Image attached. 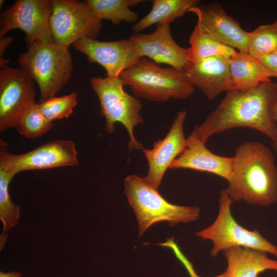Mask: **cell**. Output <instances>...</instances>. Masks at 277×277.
I'll return each mask as SVG.
<instances>
[{"instance_id": "obj_1", "label": "cell", "mask_w": 277, "mask_h": 277, "mask_svg": "<svg viewBox=\"0 0 277 277\" xmlns=\"http://www.w3.org/2000/svg\"><path fill=\"white\" fill-rule=\"evenodd\" d=\"M276 110L277 83L270 79L248 90L232 89L189 136L206 143L215 134L245 127L260 131L274 142Z\"/></svg>"}, {"instance_id": "obj_2", "label": "cell", "mask_w": 277, "mask_h": 277, "mask_svg": "<svg viewBox=\"0 0 277 277\" xmlns=\"http://www.w3.org/2000/svg\"><path fill=\"white\" fill-rule=\"evenodd\" d=\"M228 186L233 202L269 206L277 202V166L271 150L258 141H245L232 156Z\"/></svg>"}, {"instance_id": "obj_3", "label": "cell", "mask_w": 277, "mask_h": 277, "mask_svg": "<svg viewBox=\"0 0 277 277\" xmlns=\"http://www.w3.org/2000/svg\"><path fill=\"white\" fill-rule=\"evenodd\" d=\"M119 77L135 96L150 102L186 100L194 91L185 70L162 67L145 57L124 71Z\"/></svg>"}, {"instance_id": "obj_4", "label": "cell", "mask_w": 277, "mask_h": 277, "mask_svg": "<svg viewBox=\"0 0 277 277\" xmlns=\"http://www.w3.org/2000/svg\"><path fill=\"white\" fill-rule=\"evenodd\" d=\"M20 68L39 89V103L55 96L71 77L72 56L54 41L36 42L18 58Z\"/></svg>"}, {"instance_id": "obj_5", "label": "cell", "mask_w": 277, "mask_h": 277, "mask_svg": "<svg viewBox=\"0 0 277 277\" xmlns=\"http://www.w3.org/2000/svg\"><path fill=\"white\" fill-rule=\"evenodd\" d=\"M124 187L129 204L136 215L140 236L157 222L166 221L173 226L180 223L194 221L200 216L199 207L169 203L144 177L135 174L128 175L124 180Z\"/></svg>"}, {"instance_id": "obj_6", "label": "cell", "mask_w": 277, "mask_h": 277, "mask_svg": "<svg viewBox=\"0 0 277 277\" xmlns=\"http://www.w3.org/2000/svg\"><path fill=\"white\" fill-rule=\"evenodd\" d=\"M90 85L98 98L107 133H113L115 124L121 123L128 133L129 151L143 150L142 144L136 140L134 133L135 127L145 123L140 114L142 104L140 101L124 90L125 85L119 77H93Z\"/></svg>"}, {"instance_id": "obj_7", "label": "cell", "mask_w": 277, "mask_h": 277, "mask_svg": "<svg viewBox=\"0 0 277 277\" xmlns=\"http://www.w3.org/2000/svg\"><path fill=\"white\" fill-rule=\"evenodd\" d=\"M219 202V212L214 222L195 233L198 238L212 242V257L227 248L241 247L262 251L277 258L276 245L266 240L257 230H249L236 222L231 212L233 202L225 189L220 192Z\"/></svg>"}, {"instance_id": "obj_8", "label": "cell", "mask_w": 277, "mask_h": 277, "mask_svg": "<svg viewBox=\"0 0 277 277\" xmlns=\"http://www.w3.org/2000/svg\"><path fill=\"white\" fill-rule=\"evenodd\" d=\"M50 28L53 41L67 48L82 39H96L103 27L86 1L51 0Z\"/></svg>"}, {"instance_id": "obj_9", "label": "cell", "mask_w": 277, "mask_h": 277, "mask_svg": "<svg viewBox=\"0 0 277 277\" xmlns=\"http://www.w3.org/2000/svg\"><path fill=\"white\" fill-rule=\"evenodd\" d=\"M52 4L49 0H17L0 15V38L10 31L20 29L28 48L36 42L53 41L50 28Z\"/></svg>"}, {"instance_id": "obj_10", "label": "cell", "mask_w": 277, "mask_h": 277, "mask_svg": "<svg viewBox=\"0 0 277 277\" xmlns=\"http://www.w3.org/2000/svg\"><path fill=\"white\" fill-rule=\"evenodd\" d=\"M75 145L70 140H56L29 152L15 154L1 146L0 170L12 177L25 170L76 166L79 164Z\"/></svg>"}, {"instance_id": "obj_11", "label": "cell", "mask_w": 277, "mask_h": 277, "mask_svg": "<svg viewBox=\"0 0 277 277\" xmlns=\"http://www.w3.org/2000/svg\"><path fill=\"white\" fill-rule=\"evenodd\" d=\"M35 82L21 68L0 71V131L14 128L21 112L35 103Z\"/></svg>"}, {"instance_id": "obj_12", "label": "cell", "mask_w": 277, "mask_h": 277, "mask_svg": "<svg viewBox=\"0 0 277 277\" xmlns=\"http://www.w3.org/2000/svg\"><path fill=\"white\" fill-rule=\"evenodd\" d=\"M72 45L74 49L85 54L89 62L102 66L107 76L112 77H119L142 58L130 38L102 42L86 38Z\"/></svg>"}, {"instance_id": "obj_13", "label": "cell", "mask_w": 277, "mask_h": 277, "mask_svg": "<svg viewBox=\"0 0 277 277\" xmlns=\"http://www.w3.org/2000/svg\"><path fill=\"white\" fill-rule=\"evenodd\" d=\"M186 114V110L177 112L164 138L155 142L151 149L142 150L148 163V171L144 179L156 189L158 190L171 163L186 148V138L184 131Z\"/></svg>"}, {"instance_id": "obj_14", "label": "cell", "mask_w": 277, "mask_h": 277, "mask_svg": "<svg viewBox=\"0 0 277 277\" xmlns=\"http://www.w3.org/2000/svg\"><path fill=\"white\" fill-rule=\"evenodd\" d=\"M129 38L141 57H147L156 64L183 70L191 63L188 48L179 46L174 41L170 25L157 26L151 33L133 34Z\"/></svg>"}, {"instance_id": "obj_15", "label": "cell", "mask_w": 277, "mask_h": 277, "mask_svg": "<svg viewBox=\"0 0 277 277\" xmlns=\"http://www.w3.org/2000/svg\"><path fill=\"white\" fill-rule=\"evenodd\" d=\"M189 12L197 16V23L212 38L238 51L247 52L248 32L228 15L219 3L199 5Z\"/></svg>"}, {"instance_id": "obj_16", "label": "cell", "mask_w": 277, "mask_h": 277, "mask_svg": "<svg viewBox=\"0 0 277 277\" xmlns=\"http://www.w3.org/2000/svg\"><path fill=\"white\" fill-rule=\"evenodd\" d=\"M185 71L189 82L209 101L233 88L228 58L214 56L191 62Z\"/></svg>"}, {"instance_id": "obj_17", "label": "cell", "mask_w": 277, "mask_h": 277, "mask_svg": "<svg viewBox=\"0 0 277 277\" xmlns=\"http://www.w3.org/2000/svg\"><path fill=\"white\" fill-rule=\"evenodd\" d=\"M200 140L188 136L186 148L170 164L169 169H188L210 173L227 181L230 177L232 157L215 154Z\"/></svg>"}, {"instance_id": "obj_18", "label": "cell", "mask_w": 277, "mask_h": 277, "mask_svg": "<svg viewBox=\"0 0 277 277\" xmlns=\"http://www.w3.org/2000/svg\"><path fill=\"white\" fill-rule=\"evenodd\" d=\"M227 262V277H258L267 270L277 271V260L251 248L233 247L222 251Z\"/></svg>"}, {"instance_id": "obj_19", "label": "cell", "mask_w": 277, "mask_h": 277, "mask_svg": "<svg viewBox=\"0 0 277 277\" xmlns=\"http://www.w3.org/2000/svg\"><path fill=\"white\" fill-rule=\"evenodd\" d=\"M229 65L233 89L248 90L270 78L260 61L248 52L236 51Z\"/></svg>"}, {"instance_id": "obj_20", "label": "cell", "mask_w": 277, "mask_h": 277, "mask_svg": "<svg viewBox=\"0 0 277 277\" xmlns=\"http://www.w3.org/2000/svg\"><path fill=\"white\" fill-rule=\"evenodd\" d=\"M152 2L149 13L133 25V32H140L154 24L170 25L200 3L199 0H153Z\"/></svg>"}, {"instance_id": "obj_21", "label": "cell", "mask_w": 277, "mask_h": 277, "mask_svg": "<svg viewBox=\"0 0 277 277\" xmlns=\"http://www.w3.org/2000/svg\"><path fill=\"white\" fill-rule=\"evenodd\" d=\"M189 42L191 63L214 56L229 59L236 52L235 49L212 38L197 23L190 35Z\"/></svg>"}, {"instance_id": "obj_22", "label": "cell", "mask_w": 277, "mask_h": 277, "mask_svg": "<svg viewBox=\"0 0 277 277\" xmlns=\"http://www.w3.org/2000/svg\"><path fill=\"white\" fill-rule=\"evenodd\" d=\"M87 4L101 19L110 21L115 25L122 22L136 23L137 14L132 11L130 7L142 2L141 0H86Z\"/></svg>"}, {"instance_id": "obj_23", "label": "cell", "mask_w": 277, "mask_h": 277, "mask_svg": "<svg viewBox=\"0 0 277 277\" xmlns=\"http://www.w3.org/2000/svg\"><path fill=\"white\" fill-rule=\"evenodd\" d=\"M53 123L48 120L34 103L21 112L14 127L18 133L28 139L40 137L53 127Z\"/></svg>"}, {"instance_id": "obj_24", "label": "cell", "mask_w": 277, "mask_h": 277, "mask_svg": "<svg viewBox=\"0 0 277 277\" xmlns=\"http://www.w3.org/2000/svg\"><path fill=\"white\" fill-rule=\"evenodd\" d=\"M13 177L0 170V219L3 230L0 236V247L3 248L7 239L8 231L17 225L20 215V207L11 200L8 185Z\"/></svg>"}, {"instance_id": "obj_25", "label": "cell", "mask_w": 277, "mask_h": 277, "mask_svg": "<svg viewBox=\"0 0 277 277\" xmlns=\"http://www.w3.org/2000/svg\"><path fill=\"white\" fill-rule=\"evenodd\" d=\"M277 50V22L262 25L248 32L247 52L260 59Z\"/></svg>"}, {"instance_id": "obj_26", "label": "cell", "mask_w": 277, "mask_h": 277, "mask_svg": "<svg viewBox=\"0 0 277 277\" xmlns=\"http://www.w3.org/2000/svg\"><path fill=\"white\" fill-rule=\"evenodd\" d=\"M77 103V94L72 92L60 97L54 96L37 103L39 110L49 121L68 118Z\"/></svg>"}, {"instance_id": "obj_27", "label": "cell", "mask_w": 277, "mask_h": 277, "mask_svg": "<svg viewBox=\"0 0 277 277\" xmlns=\"http://www.w3.org/2000/svg\"><path fill=\"white\" fill-rule=\"evenodd\" d=\"M165 246L169 248L173 251L176 258L184 265L188 271L190 277H199L195 272L192 264L181 251L177 245L174 242L173 238L168 239L165 242ZM214 277H227V274L225 271L223 273Z\"/></svg>"}, {"instance_id": "obj_28", "label": "cell", "mask_w": 277, "mask_h": 277, "mask_svg": "<svg viewBox=\"0 0 277 277\" xmlns=\"http://www.w3.org/2000/svg\"><path fill=\"white\" fill-rule=\"evenodd\" d=\"M258 60L267 71L270 77L277 78V50Z\"/></svg>"}, {"instance_id": "obj_29", "label": "cell", "mask_w": 277, "mask_h": 277, "mask_svg": "<svg viewBox=\"0 0 277 277\" xmlns=\"http://www.w3.org/2000/svg\"><path fill=\"white\" fill-rule=\"evenodd\" d=\"M14 40L11 36H5L0 39V57H2L6 48Z\"/></svg>"}, {"instance_id": "obj_30", "label": "cell", "mask_w": 277, "mask_h": 277, "mask_svg": "<svg viewBox=\"0 0 277 277\" xmlns=\"http://www.w3.org/2000/svg\"><path fill=\"white\" fill-rule=\"evenodd\" d=\"M0 277H22V274L17 271H0Z\"/></svg>"}, {"instance_id": "obj_31", "label": "cell", "mask_w": 277, "mask_h": 277, "mask_svg": "<svg viewBox=\"0 0 277 277\" xmlns=\"http://www.w3.org/2000/svg\"><path fill=\"white\" fill-rule=\"evenodd\" d=\"M10 62V60L3 57H0V67L1 69L5 68L7 65Z\"/></svg>"}, {"instance_id": "obj_32", "label": "cell", "mask_w": 277, "mask_h": 277, "mask_svg": "<svg viewBox=\"0 0 277 277\" xmlns=\"http://www.w3.org/2000/svg\"><path fill=\"white\" fill-rule=\"evenodd\" d=\"M276 127H277V110H276ZM273 147L277 153V139L275 142H273Z\"/></svg>"}, {"instance_id": "obj_33", "label": "cell", "mask_w": 277, "mask_h": 277, "mask_svg": "<svg viewBox=\"0 0 277 277\" xmlns=\"http://www.w3.org/2000/svg\"><path fill=\"white\" fill-rule=\"evenodd\" d=\"M4 3V1L3 0H1L0 1V7H2V4H3Z\"/></svg>"}]
</instances>
